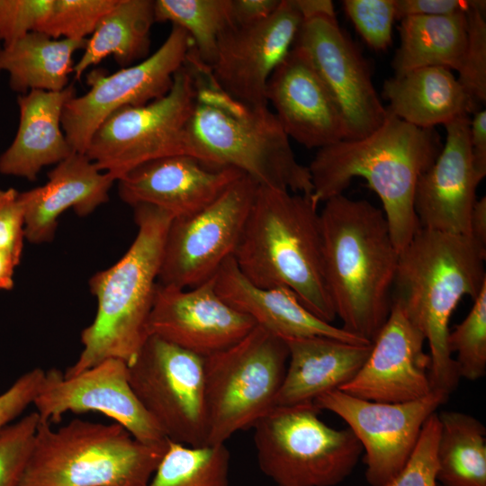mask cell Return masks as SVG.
<instances>
[{"label":"cell","mask_w":486,"mask_h":486,"mask_svg":"<svg viewBox=\"0 0 486 486\" xmlns=\"http://www.w3.org/2000/svg\"><path fill=\"white\" fill-rule=\"evenodd\" d=\"M76 95L73 85L58 92L32 90L19 94V124L10 146L0 155V173L30 181L40 170L75 152L62 130L66 104Z\"/></svg>","instance_id":"obj_25"},{"label":"cell","mask_w":486,"mask_h":486,"mask_svg":"<svg viewBox=\"0 0 486 486\" xmlns=\"http://www.w3.org/2000/svg\"><path fill=\"white\" fill-rule=\"evenodd\" d=\"M266 100L289 139L321 148L346 138L341 111L306 54L292 46L266 85Z\"/></svg>","instance_id":"obj_20"},{"label":"cell","mask_w":486,"mask_h":486,"mask_svg":"<svg viewBox=\"0 0 486 486\" xmlns=\"http://www.w3.org/2000/svg\"><path fill=\"white\" fill-rule=\"evenodd\" d=\"M129 379L166 439L190 446L207 445L204 357L148 336L129 365Z\"/></svg>","instance_id":"obj_11"},{"label":"cell","mask_w":486,"mask_h":486,"mask_svg":"<svg viewBox=\"0 0 486 486\" xmlns=\"http://www.w3.org/2000/svg\"><path fill=\"white\" fill-rule=\"evenodd\" d=\"M292 46L306 54L334 97L344 119L346 140L363 139L383 123L388 111L369 66L336 14L304 20Z\"/></svg>","instance_id":"obj_15"},{"label":"cell","mask_w":486,"mask_h":486,"mask_svg":"<svg viewBox=\"0 0 486 486\" xmlns=\"http://www.w3.org/2000/svg\"><path fill=\"white\" fill-rule=\"evenodd\" d=\"M324 273L342 328L373 342L392 309L398 264L382 210L344 194L324 202L320 212Z\"/></svg>","instance_id":"obj_3"},{"label":"cell","mask_w":486,"mask_h":486,"mask_svg":"<svg viewBox=\"0 0 486 486\" xmlns=\"http://www.w3.org/2000/svg\"><path fill=\"white\" fill-rule=\"evenodd\" d=\"M24 214L20 192L0 189V249L23 246Z\"/></svg>","instance_id":"obj_42"},{"label":"cell","mask_w":486,"mask_h":486,"mask_svg":"<svg viewBox=\"0 0 486 486\" xmlns=\"http://www.w3.org/2000/svg\"><path fill=\"white\" fill-rule=\"evenodd\" d=\"M435 129H421L390 114L383 123L360 140H342L319 148L308 168L319 205L342 194L362 177L378 195L393 244L399 253L419 229L414 211L418 177L442 149Z\"/></svg>","instance_id":"obj_1"},{"label":"cell","mask_w":486,"mask_h":486,"mask_svg":"<svg viewBox=\"0 0 486 486\" xmlns=\"http://www.w3.org/2000/svg\"><path fill=\"white\" fill-rule=\"evenodd\" d=\"M214 279L217 292L229 305L283 339L320 336L356 345L372 344L320 320L287 288L256 286L240 272L234 256L223 262Z\"/></svg>","instance_id":"obj_24"},{"label":"cell","mask_w":486,"mask_h":486,"mask_svg":"<svg viewBox=\"0 0 486 486\" xmlns=\"http://www.w3.org/2000/svg\"><path fill=\"white\" fill-rule=\"evenodd\" d=\"M23 246L9 247L0 249V290L14 287V273L19 265Z\"/></svg>","instance_id":"obj_46"},{"label":"cell","mask_w":486,"mask_h":486,"mask_svg":"<svg viewBox=\"0 0 486 486\" xmlns=\"http://www.w3.org/2000/svg\"><path fill=\"white\" fill-rule=\"evenodd\" d=\"M288 357L284 339L257 325L237 344L204 357L207 445L225 444L274 407Z\"/></svg>","instance_id":"obj_9"},{"label":"cell","mask_w":486,"mask_h":486,"mask_svg":"<svg viewBox=\"0 0 486 486\" xmlns=\"http://www.w3.org/2000/svg\"><path fill=\"white\" fill-rule=\"evenodd\" d=\"M445 128V145L418 179L414 211L421 229L470 235V216L481 181L471 157L469 115L452 121Z\"/></svg>","instance_id":"obj_21"},{"label":"cell","mask_w":486,"mask_h":486,"mask_svg":"<svg viewBox=\"0 0 486 486\" xmlns=\"http://www.w3.org/2000/svg\"><path fill=\"white\" fill-rule=\"evenodd\" d=\"M281 0H231V17L234 26L259 22L269 17Z\"/></svg>","instance_id":"obj_44"},{"label":"cell","mask_w":486,"mask_h":486,"mask_svg":"<svg viewBox=\"0 0 486 486\" xmlns=\"http://www.w3.org/2000/svg\"><path fill=\"white\" fill-rule=\"evenodd\" d=\"M33 405L40 421H59L67 412L95 411L143 443L168 440L135 395L129 366L119 359L104 360L69 377L55 368L45 371Z\"/></svg>","instance_id":"obj_16"},{"label":"cell","mask_w":486,"mask_h":486,"mask_svg":"<svg viewBox=\"0 0 486 486\" xmlns=\"http://www.w3.org/2000/svg\"><path fill=\"white\" fill-rule=\"evenodd\" d=\"M303 21L296 0H281L266 19L230 27L220 37L210 67L216 83L245 104L268 106L267 81L291 50Z\"/></svg>","instance_id":"obj_17"},{"label":"cell","mask_w":486,"mask_h":486,"mask_svg":"<svg viewBox=\"0 0 486 486\" xmlns=\"http://www.w3.org/2000/svg\"><path fill=\"white\" fill-rule=\"evenodd\" d=\"M388 112L421 129H434L473 113L467 94L450 69L420 68L387 79L382 87Z\"/></svg>","instance_id":"obj_27"},{"label":"cell","mask_w":486,"mask_h":486,"mask_svg":"<svg viewBox=\"0 0 486 486\" xmlns=\"http://www.w3.org/2000/svg\"><path fill=\"white\" fill-rule=\"evenodd\" d=\"M193 46L188 33L173 25L164 43L142 61L110 75L92 70L89 90L71 98L62 112V130L73 150L85 154L94 131L113 112L166 95Z\"/></svg>","instance_id":"obj_13"},{"label":"cell","mask_w":486,"mask_h":486,"mask_svg":"<svg viewBox=\"0 0 486 486\" xmlns=\"http://www.w3.org/2000/svg\"><path fill=\"white\" fill-rule=\"evenodd\" d=\"M439 419L436 412L425 422L418 443L404 467L383 486H438L436 445Z\"/></svg>","instance_id":"obj_39"},{"label":"cell","mask_w":486,"mask_h":486,"mask_svg":"<svg viewBox=\"0 0 486 486\" xmlns=\"http://www.w3.org/2000/svg\"><path fill=\"white\" fill-rule=\"evenodd\" d=\"M400 43L392 66L394 76L426 67L460 68L467 42L466 13L408 16L400 20Z\"/></svg>","instance_id":"obj_30"},{"label":"cell","mask_w":486,"mask_h":486,"mask_svg":"<svg viewBox=\"0 0 486 486\" xmlns=\"http://www.w3.org/2000/svg\"><path fill=\"white\" fill-rule=\"evenodd\" d=\"M45 376L41 368H34L22 374L0 394V430L19 417L33 404Z\"/></svg>","instance_id":"obj_41"},{"label":"cell","mask_w":486,"mask_h":486,"mask_svg":"<svg viewBox=\"0 0 486 486\" xmlns=\"http://www.w3.org/2000/svg\"><path fill=\"white\" fill-rule=\"evenodd\" d=\"M244 175L232 167L208 165L187 154L146 162L117 181L122 202L134 207L148 204L173 219L192 215L219 197Z\"/></svg>","instance_id":"obj_22"},{"label":"cell","mask_w":486,"mask_h":486,"mask_svg":"<svg viewBox=\"0 0 486 486\" xmlns=\"http://www.w3.org/2000/svg\"><path fill=\"white\" fill-rule=\"evenodd\" d=\"M155 22V1L117 0L87 39L83 55L74 65L75 78L80 79L87 68L109 56L121 68L148 58Z\"/></svg>","instance_id":"obj_29"},{"label":"cell","mask_w":486,"mask_h":486,"mask_svg":"<svg viewBox=\"0 0 486 486\" xmlns=\"http://www.w3.org/2000/svg\"><path fill=\"white\" fill-rule=\"evenodd\" d=\"M438 415L436 480L441 486H486V428L460 411Z\"/></svg>","instance_id":"obj_31"},{"label":"cell","mask_w":486,"mask_h":486,"mask_svg":"<svg viewBox=\"0 0 486 486\" xmlns=\"http://www.w3.org/2000/svg\"><path fill=\"white\" fill-rule=\"evenodd\" d=\"M449 395L433 390L415 400L386 403L359 399L337 389L320 395L313 403L347 423L364 452L367 482L383 486L404 467L425 422Z\"/></svg>","instance_id":"obj_14"},{"label":"cell","mask_w":486,"mask_h":486,"mask_svg":"<svg viewBox=\"0 0 486 486\" xmlns=\"http://www.w3.org/2000/svg\"><path fill=\"white\" fill-rule=\"evenodd\" d=\"M53 0H0V42L8 46L37 32Z\"/></svg>","instance_id":"obj_40"},{"label":"cell","mask_w":486,"mask_h":486,"mask_svg":"<svg viewBox=\"0 0 486 486\" xmlns=\"http://www.w3.org/2000/svg\"><path fill=\"white\" fill-rule=\"evenodd\" d=\"M256 326L219 295L213 276L189 289L158 283L147 329L148 336L207 357L237 344Z\"/></svg>","instance_id":"obj_18"},{"label":"cell","mask_w":486,"mask_h":486,"mask_svg":"<svg viewBox=\"0 0 486 486\" xmlns=\"http://www.w3.org/2000/svg\"><path fill=\"white\" fill-rule=\"evenodd\" d=\"M345 13L364 40L375 50H383L392 42L396 19L394 0H345Z\"/></svg>","instance_id":"obj_38"},{"label":"cell","mask_w":486,"mask_h":486,"mask_svg":"<svg viewBox=\"0 0 486 486\" xmlns=\"http://www.w3.org/2000/svg\"><path fill=\"white\" fill-rule=\"evenodd\" d=\"M486 245L471 235L419 228L399 253L392 304L423 334L429 347L432 390L450 394L460 377L447 346L450 317L464 296L486 284Z\"/></svg>","instance_id":"obj_2"},{"label":"cell","mask_w":486,"mask_h":486,"mask_svg":"<svg viewBox=\"0 0 486 486\" xmlns=\"http://www.w3.org/2000/svg\"><path fill=\"white\" fill-rule=\"evenodd\" d=\"M138 227L135 239L122 257L89 280L97 310L82 330L83 349L65 377L76 375L107 359L130 365L148 335L165 240L173 217L148 204L132 207Z\"/></svg>","instance_id":"obj_6"},{"label":"cell","mask_w":486,"mask_h":486,"mask_svg":"<svg viewBox=\"0 0 486 486\" xmlns=\"http://www.w3.org/2000/svg\"><path fill=\"white\" fill-rule=\"evenodd\" d=\"M230 463L225 444L190 446L168 440L147 486H229Z\"/></svg>","instance_id":"obj_32"},{"label":"cell","mask_w":486,"mask_h":486,"mask_svg":"<svg viewBox=\"0 0 486 486\" xmlns=\"http://www.w3.org/2000/svg\"><path fill=\"white\" fill-rule=\"evenodd\" d=\"M2 48H3V45H2V43L0 42V53H1ZM1 72H2V71H1V69H0V73H1Z\"/></svg>","instance_id":"obj_49"},{"label":"cell","mask_w":486,"mask_h":486,"mask_svg":"<svg viewBox=\"0 0 486 486\" xmlns=\"http://www.w3.org/2000/svg\"><path fill=\"white\" fill-rule=\"evenodd\" d=\"M318 206L310 195L258 186L233 256L253 284L287 288L332 323L337 316L325 279Z\"/></svg>","instance_id":"obj_5"},{"label":"cell","mask_w":486,"mask_h":486,"mask_svg":"<svg viewBox=\"0 0 486 486\" xmlns=\"http://www.w3.org/2000/svg\"><path fill=\"white\" fill-rule=\"evenodd\" d=\"M168 440L146 444L122 426L75 418L39 423L19 486H147Z\"/></svg>","instance_id":"obj_7"},{"label":"cell","mask_w":486,"mask_h":486,"mask_svg":"<svg viewBox=\"0 0 486 486\" xmlns=\"http://www.w3.org/2000/svg\"><path fill=\"white\" fill-rule=\"evenodd\" d=\"M258 186L242 175L199 212L172 219L158 283L189 289L215 276L234 256Z\"/></svg>","instance_id":"obj_12"},{"label":"cell","mask_w":486,"mask_h":486,"mask_svg":"<svg viewBox=\"0 0 486 486\" xmlns=\"http://www.w3.org/2000/svg\"><path fill=\"white\" fill-rule=\"evenodd\" d=\"M470 235L486 245V197L477 199L470 216Z\"/></svg>","instance_id":"obj_47"},{"label":"cell","mask_w":486,"mask_h":486,"mask_svg":"<svg viewBox=\"0 0 486 486\" xmlns=\"http://www.w3.org/2000/svg\"><path fill=\"white\" fill-rule=\"evenodd\" d=\"M195 99L194 77L185 62L166 95L143 105L122 107L109 115L93 134L85 154L116 181L146 162L192 155L188 123Z\"/></svg>","instance_id":"obj_10"},{"label":"cell","mask_w":486,"mask_h":486,"mask_svg":"<svg viewBox=\"0 0 486 486\" xmlns=\"http://www.w3.org/2000/svg\"><path fill=\"white\" fill-rule=\"evenodd\" d=\"M486 2L466 12L467 42L458 68L457 80L470 99L473 113L486 101Z\"/></svg>","instance_id":"obj_35"},{"label":"cell","mask_w":486,"mask_h":486,"mask_svg":"<svg viewBox=\"0 0 486 486\" xmlns=\"http://www.w3.org/2000/svg\"><path fill=\"white\" fill-rule=\"evenodd\" d=\"M396 19L408 16L449 15L467 12L479 0H394Z\"/></svg>","instance_id":"obj_43"},{"label":"cell","mask_w":486,"mask_h":486,"mask_svg":"<svg viewBox=\"0 0 486 486\" xmlns=\"http://www.w3.org/2000/svg\"><path fill=\"white\" fill-rule=\"evenodd\" d=\"M469 141L474 171L480 181L486 176V111L479 110L470 120Z\"/></svg>","instance_id":"obj_45"},{"label":"cell","mask_w":486,"mask_h":486,"mask_svg":"<svg viewBox=\"0 0 486 486\" xmlns=\"http://www.w3.org/2000/svg\"><path fill=\"white\" fill-rule=\"evenodd\" d=\"M447 346L454 353L460 378L476 381L486 374V284L473 299L465 319L449 331Z\"/></svg>","instance_id":"obj_34"},{"label":"cell","mask_w":486,"mask_h":486,"mask_svg":"<svg viewBox=\"0 0 486 486\" xmlns=\"http://www.w3.org/2000/svg\"><path fill=\"white\" fill-rule=\"evenodd\" d=\"M39 423L40 417L34 410L0 430V486H19Z\"/></svg>","instance_id":"obj_37"},{"label":"cell","mask_w":486,"mask_h":486,"mask_svg":"<svg viewBox=\"0 0 486 486\" xmlns=\"http://www.w3.org/2000/svg\"><path fill=\"white\" fill-rule=\"evenodd\" d=\"M438 486H441V485L438 484Z\"/></svg>","instance_id":"obj_50"},{"label":"cell","mask_w":486,"mask_h":486,"mask_svg":"<svg viewBox=\"0 0 486 486\" xmlns=\"http://www.w3.org/2000/svg\"><path fill=\"white\" fill-rule=\"evenodd\" d=\"M303 20L322 15L335 14L334 4L330 0H296Z\"/></svg>","instance_id":"obj_48"},{"label":"cell","mask_w":486,"mask_h":486,"mask_svg":"<svg viewBox=\"0 0 486 486\" xmlns=\"http://www.w3.org/2000/svg\"><path fill=\"white\" fill-rule=\"evenodd\" d=\"M423 334L402 310L392 304L390 315L372 342L364 364L338 390L366 400L400 403L427 396L430 356L424 351Z\"/></svg>","instance_id":"obj_19"},{"label":"cell","mask_w":486,"mask_h":486,"mask_svg":"<svg viewBox=\"0 0 486 486\" xmlns=\"http://www.w3.org/2000/svg\"><path fill=\"white\" fill-rule=\"evenodd\" d=\"M117 0H53L37 32L53 39L85 40Z\"/></svg>","instance_id":"obj_36"},{"label":"cell","mask_w":486,"mask_h":486,"mask_svg":"<svg viewBox=\"0 0 486 486\" xmlns=\"http://www.w3.org/2000/svg\"><path fill=\"white\" fill-rule=\"evenodd\" d=\"M115 182L86 154L73 152L48 173L43 185L20 193L24 238L32 244L52 241L64 212L73 209L81 217L91 214L109 200V191Z\"/></svg>","instance_id":"obj_23"},{"label":"cell","mask_w":486,"mask_h":486,"mask_svg":"<svg viewBox=\"0 0 486 486\" xmlns=\"http://www.w3.org/2000/svg\"><path fill=\"white\" fill-rule=\"evenodd\" d=\"M286 372L274 406L313 402L352 380L367 359L372 344L356 345L313 336L284 339Z\"/></svg>","instance_id":"obj_26"},{"label":"cell","mask_w":486,"mask_h":486,"mask_svg":"<svg viewBox=\"0 0 486 486\" xmlns=\"http://www.w3.org/2000/svg\"><path fill=\"white\" fill-rule=\"evenodd\" d=\"M185 62L196 86L188 123L192 155L213 166L235 168L259 186L310 195V170L297 160L269 107L250 106L229 95L194 49Z\"/></svg>","instance_id":"obj_4"},{"label":"cell","mask_w":486,"mask_h":486,"mask_svg":"<svg viewBox=\"0 0 486 486\" xmlns=\"http://www.w3.org/2000/svg\"><path fill=\"white\" fill-rule=\"evenodd\" d=\"M313 402L274 406L254 425L256 459L277 486H336L355 469L363 447L349 428L319 418Z\"/></svg>","instance_id":"obj_8"},{"label":"cell","mask_w":486,"mask_h":486,"mask_svg":"<svg viewBox=\"0 0 486 486\" xmlns=\"http://www.w3.org/2000/svg\"><path fill=\"white\" fill-rule=\"evenodd\" d=\"M86 42L87 39H53L32 32L2 48L0 69L7 73L11 89L20 94L32 90L58 92L69 85L73 55Z\"/></svg>","instance_id":"obj_28"},{"label":"cell","mask_w":486,"mask_h":486,"mask_svg":"<svg viewBox=\"0 0 486 486\" xmlns=\"http://www.w3.org/2000/svg\"><path fill=\"white\" fill-rule=\"evenodd\" d=\"M155 18L184 29L197 57L209 67L220 37L233 26L231 0H157Z\"/></svg>","instance_id":"obj_33"}]
</instances>
